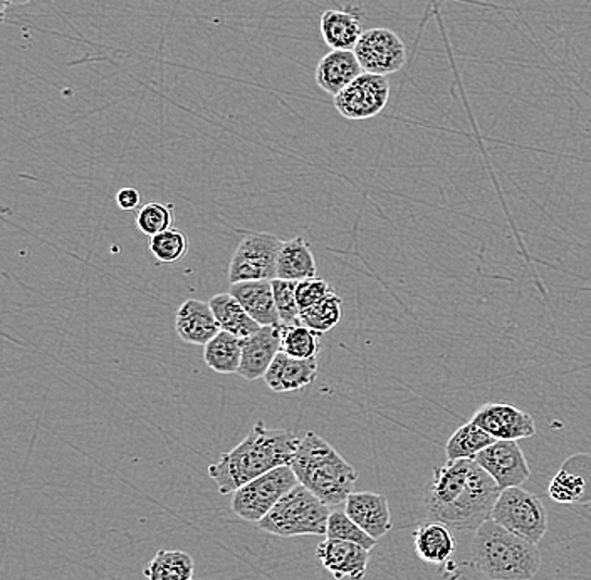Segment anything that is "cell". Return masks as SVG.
<instances>
[{"mask_svg": "<svg viewBox=\"0 0 591 580\" xmlns=\"http://www.w3.org/2000/svg\"><path fill=\"white\" fill-rule=\"evenodd\" d=\"M503 490L474 459H448L433 468L425 487L424 510L430 521H439L458 532H476L491 518Z\"/></svg>", "mask_w": 591, "mask_h": 580, "instance_id": "obj_1", "label": "cell"}, {"mask_svg": "<svg viewBox=\"0 0 591 580\" xmlns=\"http://www.w3.org/2000/svg\"><path fill=\"white\" fill-rule=\"evenodd\" d=\"M300 441L301 438L291 431L274 430L264 421H257L236 449L221 455L209 467V477L214 480L221 495H232L240 487L274 468L291 465Z\"/></svg>", "mask_w": 591, "mask_h": 580, "instance_id": "obj_2", "label": "cell"}, {"mask_svg": "<svg viewBox=\"0 0 591 580\" xmlns=\"http://www.w3.org/2000/svg\"><path fill=\"white\" fill-rule=\"evenodd\" d=\"M291 468L301 486L318 496L329 508L344 505L355 492L359 471L319 434L307 431L296 450Z\"/></svg>", "mask_w": 591, "mask_h": 580, "instance_id": "obj_3", "label": "cell"}, {"mask_svg": "<svg viewBox=\"0 0 591 580\" xmlns=\"http://www.w3.org/2000/svg\"><path fill=\"white\" fill-rule=\"evenodd\" d=\"M470 558L474 567L491 580H531L541 567L538 545L510 532L492 518L474 532Z\"/></svg>", "mask_w": 591, "mask_h": 580, "instance_id": "obj_4", "label": "cell"}, {"mask_svg": "<svg viewBox=\"0 0 591 580\" xmlns=\"http://www.w3.org/2000/svg\"><path fill=\"white\" fill-rule=\"evenodd\" d=\"M329 515L331 508L300 483L288 495L282 496L276 507L255 526L263 532L282 539L300 535L323 537L328 529Z\"/></svg>", "mask_w": 591, "mask_h": 580, "instance_id": "obj_5", "label": "cell"}, {"mask_svg": "<svg viewBox=\"0 0 591 580\" xmlns=\"http://www.w3.org/2000/svg\"><path fill=\"white\" fill-rule=\"evenodd\" d=\"M492 520L531 544H540L548 532V512L540 496L521 487L506 489L499 495Z\"/></svg>", "mask_w": 591, "mask_h": 580, "instance_id": "obj_6", "label": "cell"}, {"mask_svg": "<svg viewBox=\"0 0 591 580\" xmlns=\"http://www.w3.org/2000/svg\"><path fill=\"white\" fill-rule=\"evenodd\" d=\"M296 486H300V480L296 477L291 465H282L236 490L232 493L230 508L242 520L257 524Z\"/></svg>", "mask_w": 591, "mask_h": 580, "instance_id": "obj_7", "label": "cell"}, {"mask_svg": "<svg viewBox=\"0 0 591 580\" xmlns=\"http://www.w3.org/2000/svg\"><path fill=\"white\" fill-rule=\"evenodd\" d=\"M282 240L279 237L257 231L240 240L229 267V282L248 280H274L277 277V257Z\"/></svg>", "mask_w": 591, "mask_h": 580, "instance_id": "obj_8", "label": "cell"}, {"mask_svg": "<svg viewBox=\"0 0 591 580\" xmlns=\"http://www.w3.org/2000/svg\"><path fill=\"white\" fill-rule=\"evenodd\" d=\"M390 100V83L387 76L363 73L355 81L335 96V108L347 119L375 118L387 108Z\"/></svg>", "mask_w": 591, "mask_h": 580, "instance_id": "obj_9", "label": "cell"}, {"mask_svg": "<svg viewBox=\"0 0 591 580\" xmlns=\"http://www.w3.org/2000/svg\"><path fill=\"white\" fill-rule=\"evenodd\" d=\"M353 51L363 71L378 76L399 73L406 63V48L399 34L385 27L365 30Z\"/></svg>", "mask_w": 591, "mask_h": 580, "instance_id": "obj_10", "label": "cell"}, {"mask_svg": "<svg viewBox=\"0 0 591 580\" xmlns=\"http://www.w3.org/2000/svg\"><path fill=\"white\" fill-rule=\"evenodd\" d=\"M474 462L494 478L501 490L521 487L531 477L528 459L517 441L495 440Z\"/></svg>", "mask_w": 591, "mask_h": 580, "instance_id": "obj_11", "label": "cell"}, {"mask_svg": "<svg viewBox=\"0 0 591 580\" xmlns=\"http://www.w3.org/2000/svg\"><path fill=\"white\" fill-rule=\"evenodd\" d=\"M548 495L559 505L591 504V453L580 452L563 462L551 478Z\"/></svg>", "mask_w": 591, "mask_h": 580, "instance_id": "obj_12", "label": "cell"}, {"mask_svg": "<svg viewBox=\"0 0 591 580\" xmlns=\"http://www.w3.org/2000/svg\"><path fill=\"white\" fill-rule=\"evenodd\" d=\"M470 421L488 431L495 440L519 441L536 434L532 416L511 404H485L474 413Z\"/></svg>", "mask_w": 591, "mask_h": 580, "instance_id": "obj_13", "label": "cell"}, {"mask_svg": "<svg viewBox=\"0 0 591 580\" xmlns=\"http://www.w3.org/2000/svg\"><path fill=\"white\" fill-rule=\"evenodd\" d=\"M316 558L337 580H363L368 570L369 551L353 542L325 539L316 547Z\"/></svg>", "mask_w": 591, "mask_h": 580, "instance_id": "obj_14", "label": "cell"}, {"mask_svg": "<svg viewBox=\"0 0 591 580\" xmlns=\"http://www.w3.org/2000/svg\"><path fill=\"white\" fill-rule=\"evenodd\" d=\"M279 351H281L279 326L261 327L255 335L242 339V360L237 375L248 381L264 378Z\"/></svg>", "mask_w": 591, "mask_h": 580, "instance_id": "obj_15", "label": "cell"}, {"mask_svg": "<svg viewBox=\"0 0 591 580\" xmlns=\"http://www.w3.org/2000/svg\"><path fill=\"white\" fill-rule=\"evenodd\" d=\"M344 512L375 540L383 539L392 530V512H390L387 496L380 493H351L344 502Z\"/></svg>", "mask_w": 591, "mask_h": 580, "instance_id": "obj_16", "label": "cell"}, {"mask_svg": "<svg viewBox=\"0 0 591 580\" xmlns=\"http://www.w3.org/2000/svg\"><path fill=\"white\" fill-rule=\"evenodd\" d=\"M318 378V360H296L279 351L267 369L264 381L274 393H292L313 384Z\"/></svg>", "mask_w": 591, "mask_h": 580, "instance_id": "obj_17", "label": "cell"}, {"mask_svg": "<svg viewBox=\"0 0 591 580\" xmlns=\"http://www.w3.org/2000/svg\"><path fill=\"white\" fill-rule=\"evenodd\" d=\"M175 331L187 344L205 345L222 329L209 302L187 299L175 314Z\"/></svg>", "mask_w": 591, "mask_h": 580, "instance_id": "obj_18", "label": "cell"}, {"mask_svg": "<svg viewBox=\"0 0 591 580\" xmlns=\"http://www.w3.org/2000/svg\"><path fill=\"white\" fill-rule=\"evenodd\" d=\"M230 294L240 302L246 313L259 326H281L276 302H274L273 280L230 283Z\"/></svg>", "mask_w": 591, "mask_h": 580, "instance_id": "obj_19", "label": "cell"}, {"mask_svg": "<svg viewBox=\"0 0 591 580\" xmlns=\"http://www.w3.org/2000/svg\"><path fill=\"white\" fill-rule=\"evenodd\" d=\"M365 73L355 51H331L316 67V85L331 96H338L356 77Z\"/></svg>", "mask_w": 591, "mask_h": 580, "instance_id": "obj_20", "label": "cell"}, {"mask_svg": "<svg viewBox=\"0 0 591 580\" xmlns=\"http://www.w3.org/2000/svg\"><path fill=\"white\" fill-rule=\"evenodd\" d=\"M362 15L356 9H328L322 15L323 41L332 51H353L362 37Z\"/></svg>", "mask_w": 591, "mask_h": 580, "instance_id": "obj_21", "label": "cell"}, {"mask_svg": "<svg viewBox=\"0 0 591 580\" xmlns=\"http://www.w3.org/2000/svg\"><path fill=\"white\" fill-rule=\"evenodd\" d=\"M415 554L422 563L440 566L448 563L457 549L451 529L439 521H429L414 532Z\"/></svg>", "mask_w": 591, "mask_h": 580, "instance_id": "obj_22", "label": "cell"}, {"mask_svg": "<svg viewBox=\"0 0 591 580\" xmlns=\"http://www.w3.org/2000/svg\"><path fill=\"white\" fill-rule=\"evenodd\" d=\"M316 274H318L316 261H314L310 243L303 237H294L282 242L279 257H277L276 279L300 282V280L313 279Z\"/></svg>", "mask_w": 591, "mask_h": 580, "instance_id": "obj_23", "label": "cell"}, {"mask_svg": "<svg viewBox=\"0 0 591 580\" xmlns=\"http://www.w3.org/2000/svg\"><path fill=\"white\" fill-rule=\"evenodd\" d=\"M209 304H211L212 311H214L215 319H217L222 331L230 332V335L237 336V338H249V336L255 335L263 327L259 326L246 313V308L240 305V302L230 292L214 295L209 301Z\"/></svg>", "mask_w": 591, "mask_h": 580, "instance_id": "obj_24", "label": "cell"}, {"mask_svg": "<svg viewBox=\"0 0 591 580\" xmlns=\"http://www.w3.org/2000/svg\"><path fill=\"white\" fill-rule=\"evenodd\" d=\"M242 360V339L221 331L203 345V361L218 375H236Z\"/></svg>", "mask_w": 591, "mask_h": 580, "instance_id": "obj_25", "label": "cell"}, {"mask_svg": "<svg viewBox=\"0 0 591 580\" xmlns=\"http://www.w3.org/2000/svg\"><path fill=\"white\" fill-rule=\"evenodd\" d=\"M193 572L196 563L192 555L181 551H160L144 569V577L148 580H190Z\"/></svg>", "mask_w": 591, "mask_h": 580, "instance_id": "obj_26", "label": "cell"}, {"mask_svg": "<svg viewBox=\"0 0 591 580\" xmlns=\"http://www.w3.org/2000/svg\"><path fill=\"white\" fill-rule=\"evenodd\" d=\"M492 443H495V438L477 427L476 423L469 421L457 428L455 433L449 438L448 444H445V455L451 462L454 459H476V456Z\"/></svg>", "mask_w": 591, "mask_h": 580, "instance_id": "obj_27", "label": "cell"}, {"mask_svg": "<svg viewBox=\"0 0 591 580\" xmlns=\"http://www.w3.org/2000/svg\"><path fill=\"white\" fill-rule=\"evenodd\" d=\"M341 314H343V301L340 295L329 292L322 301L301 311L300 323L310 327L311 331L326 335L332 327L340 324Z\"/></svg>", "mask_w": 591, "mask_h": 580, "instance_id": "obj_28", "label": "cell"}, {"mask_svg": "<svg viewBox=\"0 0 591 580\" xmlns=\"http://www.w3.org/2000/svg\"><path fill=\"white\" fill-rule=\"evenodd\" d=\"M281 329V351L296 360H311L322 351V335L311 331L303 324L279 326Z\"/></svg>", "mask_w": 591, "mask_h": 580, "instance_id": "obj_29", "label": "cell"}, {"mask_svg": "<svg viewBox=\"0 0 591 580\" xmlns=\"http://www.w3.org/2000/svg\"><path fill=\"white\" fill-rule=\"evenodd\" d=\"M326 539H337L344 540V542H353V544L362 545L366 551H372V549L377 545L378 540H375L374 537H369L359 524L351 520L348 517L347 512L331 510V515L328 518V529H326Z\"/></svg>", "mask_w": 591, "mask_h": 580, "instance_id": "obj_30", "label": "cell"}, {"mask_svg": "<svg viewBox=\"0 0 591 580\" xmlns=\"http://www.w3.org/2000/svg\"><path fill=\"white\" fill-rule=\"evenodd\" d=\"M189 239L177 228L162 231L150 240V252L162 264H175L189 252Z\"/></svg>", "mask_w": 591, "mask_h": 580, "instance_id": "obj_31", "label": "cell"}, {"mask_svg": "<svg viewBox=\"0 0 591 580\" xmlns=\"http://www.w3.org/2000/svg\"><path fill=\"white\" fill-rule=\"evenodd\" d=\"M296 286H298V282H294V280H273L274 302H276L281 326L301 324V311L300 305H298V299H296Z\"/></svg>", "mask_w": 591, "mask_h": 580, "instance_id": "obj_32", "label": "cell"}, {"mask_svg": "<svg viewBox=\"0 0 591 580\" xmlns=\"http://www.w3.org/2000/svg\"><path fill=\"white\" fill-rule=\"evenodd\" d=\"M174 224V214H172V205L165 203H147L141 206L138 212L137 225L144 236L155 237L162 231L171 230Z\"/></svg>", "mask_w": 591, "mask_h": 580, "instance_id": "obj_33", "label": "cell"}, {"mask_svg": "<svg viewBox=\"0 0 591 580\" xmlns=\"http://www.w3.org/2000/svg\"><path fill=\"white\" fill-rule=\"evenodd\" d=\"M329 292H332L331 287H329L326 280L319 279V277L300 280L298 286H296V299H298L300 311H304V308L311 307V305L322 301Z\"/></svg>", "mask_w": 591, "mask_h": 580, "instance_id": "obj_34", "label": "cell"}, {"mask_svg": "<svg viewBox=\"0 0 591 580\" xmlns=\"http://www.w3.org/2000/svg\"><path fill=\"white\" fill-rule=\"evenodd\" d=\"M140 202V191H138L137 188H122V190L116 193V203H118L120 209L125 210V212L138 209Z\"/></svg>", "mask_w": 591, "mask_h": 580, "instance_id": "obj_35", "label": "cell"}, {"mask_svg": "<svg viewBox=\"0 0 591 580\" xmlns=\"http://www.w3.org/2000/svg\"><path fill=\"white\" fill-rule=\"evenodd\" d=\"M190 580H193V579H190Z\"/></svg>", "mask_w": 591, "mask_h": 580, "instance_id": "obj_36", "label": "cell"}]
</instances>
